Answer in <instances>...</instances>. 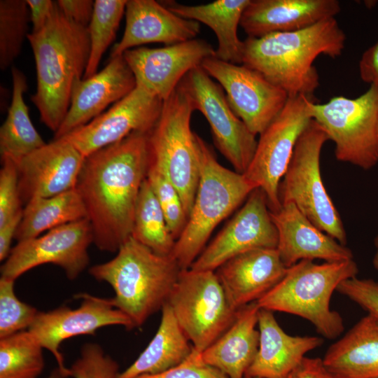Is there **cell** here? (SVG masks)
I'll return each instance as SVG.
<instances>
[{"label":"cell","mask_w":378,"mask_h":378,"mask_svg":"<svg viewBox=\"0 0 378 378\" xmlns=\"http://www.w3.org/2000/svg\"><path fill=\"white\" fill-rule=\"evenodd\" d=\"M374 245H375V246L377 247V248L378 250V234H377V236L375 237V239H374Z\"/></svg>","instance_id":"49"},{"label":"cell","mask_w":378,"mask_h":378,"mask_svg":"<svg viewBox=\"0 0 378 378\" xmlns=\"http://www.w3.org/2000/svg\"><path fill=\"white\" fill-rule=\"evenodd\" d=\"M69 369L72 378H118L120 372L118 362L97 343L82 346Z\"/></svg>","instance_id":"38"},{"label":"cell","mask_w":378,"mask_h":378,"mask_svg":"<svg viewBox=\"0 0 378 378\" xmlns=\"http://www.w3.org/2000/svg\"><path fill=\"white\" fill-rule=\"evenodd\" d=\"M271 217L278 233L276 250L286 267L303 260L354 259L350 248L318 229L293 204H281L278 211L271 212Z\"/></svg>","instance_id":"23"},{"label":"cell","mask_w":378,"mask_h":378,"mask_svg":"<svg viewBox=\"0 0 378 378\" xmlns=\"http://www.w3.org/2000/svg\"><path fill=\"white\" fill-rule=\"evenodd\" d=\"M315 102L314 97L303 94L288 97L279 114L259 135L254 155L243 174L251 185L264 192L271 212L281 207L279 184L298 138L312 120Z\"/></svg>","instance_id":"11"},{"label":"cell","mask_w":378,"mask_h":378,"mask_svg":"<svg viewBox=\"0 0 378 378\" xmlns=\"http://www.w3.org/2000/svg\"><path fill=\"white\" fill-rule=\"evenodd\" d=\"M287 268L276 248H257L238 255L215 270L231 307L235 311L272 289Z\"/></svg>","instance_id":"22"},{"label":"cell","mask_w":378,"mask_h":378,"mask_svg":"<svg viewBox=\"0 0 378 378\" xmlns=\"http://www.w3.org/2000/svg\"><path fill=\"white\" fill-rule=\"evenodd\" d=\"M84 160L64 138L54 139L24 157L17 164L22 202L74 189Z\"/></svg>","instance_id":"19"},{"label":"cell","mask_w":378,"mask_h":378,"mask_svg":"<svg viewBox=\"0 0 378 378\" xmlns=\"http://www.w3.org/2000/svg\"><path fill=\"white\" fill-rule=\"evenodd\" d=\"M189 95L195 111L206 119L215 146L234 171L244 174L254 155L258 140L233 112L224 90L199 66L178 84Z\"/></svg>","instance_id":"12"},{"label":"cell","mask_w":378,"mask_h":378,"mask_svg":"<svg viewBox=\"0 0 378 378\" xmlns=\"http://www.w3.org/2000/svg\"><path fill=\"white\" fill-rule=\"evenodd\" d=\"M162 106V99L136 85L108 110L62 138L70 141L85 158L134 132L149 133L160 116Z\"/></svg>","instance_id":"17"},{"label":"cell","mask_w":378,"mask_h":378,"mask_svg":"<svg viewBox=\"0 0 378 378\" xmlns=\"http://www.w3.org/2000/svg\"><path fill=\"white\" fill-rule=\"evenodd\" d=\"M159 327L153 339L138 358L118 378H135L155 374L175 367L185 361L192 346L178 323L169 305L161 309Z\"/></svg>","instance_id":"29"},{"label":"cell","mask_w":378,"mask_h":378,"mask_svg":"<svg viewBox=\"0 0 378 378\" xmlns=\"http://www.w3.org/2000/svg\"><path fill=\"white\" fill-rule=\"evenodd\" d=\"M46 378H72L70 375L63 372L58 368L54 369Z\"/></svg>","instance_id":"47"},{"label":"cell","mask_w":378,"mask_h":378,"mask_svg":"<svg viewBox=\"0 0 378 378\" xmlns=\"http://www.w3.org/2000/svg\"><path fill=\"white\" fill-rule=\"evenodd\" d=\"M127 0H95L94 12L88 27L90 55L83 79L98 72L102 57L114 40Z\"/></svg>","instance_id":"34"},{"label":"cell","mask_w":378,"mask_h":378,"mask_svg":"<svg viewBox=\"0 0 378 378\" xmlns=\"http://www.w3.org/2000/svg\"><path fill=\"white\" fill-rule=\"evenodd\" d=\"M250 1L217 0L197 6L183 5L173 1L161 3L175 14L210 27L218 41L215 57L225 62L241 64L244 42L239 38L237 29Z\"/></svg>","instance_id":"28"},{"label":"cell","mask_w":378,"mask_h":378,"mask_svg":"<svg viewBox=\"0 0 378 378\" xmlns=\"http://www.w3.org/2000/svg\"><path fill=\"white\" fill-rule=\"evenodd\" d=\"M256 302L240 308L229 328L200 354V360L228 378H245L259 346Z\"/></svg>","instance_id":"26"},{"label":"cell","mask_w":378,"mask_h":378,"mask_svg":"<svg viewBox=\"0 0 378 378\" xmlns=\"http://www.w3.org/2000/svg\"><path fill=\"white\" fill-rule=\"evenodd\" d=\"M57 4L71 21L88 27L92 19L94 1L92 0H58Z\"/></svg>","instance_id":"42"},{"label":"cell","mask_w":378,"mask_h":378,"mask_svg":"<svg viewBox=\"0 0 378 378\" xmlns=\"http://www.w3.org/2000/svg\"><path fill=\"white\" fill-rule=\"evenodd\" d=\"M345 41L344 32L331 18L298 31L247 37L243 41L242 64L259 72L288 97H314L320 85L315 59L321 55L340 56Z\"/></svg>","instance_id":"2"},{"label":"cell","mask_w":378,"mask_h":378,"mask_svg":"<svg viewBox=\"0 0 378 378\" xmlns=\"http://www.w3.org/2000/svg\"><path fill=\"white\" fill-rule=\"evenodd\" d=\"M135 378H228L219 370L204 364L200 354L192 351L182 363L155 374H144Z\"/></svg>","instance_id":"41"},{"label":"cell","mask_w":378,"mask_h":378,"mask_svg":"<svg viewBox=\"0 0 378 378\" xmlns=\"http://www.w3.org/2000/svg\"><path fill=\"white\" fill-rule=\"evenodd\" d=\"M372 263H373L374 267L378 270V250L377 251V252L375 253L374 255Z\"/></svg>","instance_id":"48"},{"label":"cell","mask_w":378,"mask_h":378,"mask_svg":"<svg viewBox=\"0 0 378 378\" xmlns=\"http://www.w3.org/2000/svg\"><path fill=\"white\" fill-rule=\"evenodd\" d=\"M76 298L81 300L77 308L64 305L48 312H39L28 329L43 348L53 356L57 368L69 375L70 369L65 365L60 352L61 344L64 340L78 335H93L106 326L134 328L130 318L114 306L111 298L86 293L76 295Z\"/></svg>","instance_id":"15"},{"label":"cell","mask_w":378,"mask_h":378,"mask_svg":"<svg viewBox=\"0 0 378 378\" xmlns=\"http://www.w3.org/2000/svg\"><path fill=\"white\" fill-rule=\"evenodd\" d=\"M13 92L6 120L0 127V154L16 164L46 143L34 127L24 100L27 89L24 74L12 66Z\"/></svg>","instance_id":"30"},{"label":"cell","mask_w":378,"mask_h":378,"mask_svg":"<svg viewBox=\"0 0 378 378\" xmlns=\"http://www.w3.org/2000/svg\"><path fill=\"white\" fill-rule=\"evenodd\" d=\"M278 233L264 192L255 188L190 268L215 271L230 259L257 248H276Z\"/></svg>","instance_id":"16"},{"label":"cell","mask_w":378,"mask_h":378,"mask_svg":"<svg viewBox=\"0 0 378 378\" xmlns=\"http://www.w3.org/2000/svg\"><path fill=\"white\" fill-rule=\"evenodd\" d=\"M84 218H87V212L76 188L51 197L34 198L23 209L15 239L18 242L32 239Z\"/></svg>","instance_id":"31"},{"label":"cell","mask_w":378,"mask_h":378,"mask_svg":"<svg viewBox=\"0 0 378 378\" xmlns=\"http://www.w3.org/2000/svg\"><path fill=\"white\" fill-rule=\"evenodd\" d=\"M93 243L88 218L65 224L41 235L18 242L1 267V276L16 280L27 271L45 264L59 267L74 280L90 262L88 248Z\"/></svg>","instance_id":"13"},{"label":"cell","mask_w":378,"mask_h":378,"mask_svg":"<svg viewBox=\"0 0 378 378\" xmlns=\"http://www.w3.org/2000/svg\"><path fill=\"white\" fill-rule=\"evenodd\" d=\"M146 178L164 213L168 228L176 241L188 218L181 196L167 176L150 164Z\"/></svg>","instance_id":"36"},{"label":"cell","mask_w":378,"mask_h":378,"mask_svg":"<svg viewBox=\"0 0 378 378\" xmlns=\"http://www.w3.org/2000/svg\"><path fill=\"white\" fill-rule=\"evenodd\" d=\"M15 280L0 278V339L28 330L39 311L20 300L15 293Z\"/></svg>","instance_id":"37"},{"label":"cell","mask_w":378,"mask_h":378,"mask_svg":"<svg viewBox=\"0 0 378 378\" xmlns=\"http://www.w3.org/2000/svg\"><path fill=\"white\" fill-rule=\"evenodd\" d=\"M284 378H339L325 365L323 358L305 356Z\"/></svg>","instance_id":"43"},{"label":"cell","mask_w":378,"mask_h":378,"mask_svg":"<svg viewBox=\"0 0 378 378\" xmlns=\"http://www.w3.org/2000/svg\"><path fill=\"white\" fill-rule=\"evenodd\" d=\"M337 291L358 304L378 321V282L371 279L357 276L346 279L337 287Z\"/></svg>","instance_id":"40"},{"label":"cell","mask_w":378,"mask_h":378,"mask_svg":"<svg viewBox=\"0 0 378 378\" xmlns=\"http://www.w3.org/2000/svg\"><path fill=\"white\" fill-rule=\"evenodd\" d=\"M259 346L245 378H284L323 340L317 336H293L278 323L274 312H258Z\"/></svg>","instance_id":"25"},{"label":"cell","mask_w":378,"mask_h":378,"mask_svg":"<svg viewBox=\"0 0 378 378\" xmlns=\"http://www.w3.org/2000/svg\"><path fill=\"white\" fill-rule=\"evenodd\" d=\"M352 260L317 264L303 260L287 268L283 279L256 302L260 308L298 316L333 340L344 330L341 315L330 309V299L344 281L357 276Z\"/></svg>","instance_id":"5"},{"label":"cell","mask_w":378,"mask_h":378,"mask_svg":"<svg viewBox=\"0 0 378 378\" xmlns=\"http://www.w3.org/2000/svg\"><path fill=\"white\" fill-rule=\"evenodd\" d=\"M341 10L337 0H251L240 26L248 37L303 29L335 18Z\"/></svg>","instance_id":"24"},{"label":"cell","mask_w":378,"mask_h":378,"mask_svg":"<svg viewBox=\"0 0 378 378\" xmlns=\"http://www.w3.org/2000/svg\"><path fill=\"white\" fill-rule=\"evenodd\" d=\"M191 342L201 354L232 323L233 309L215 271L181 270L167 302Z\"/></svg>","instance_id":"10"},{"label":"cell","mask_w":378,"mask_h":378,"mask_svg":"<svg viewBox=\"0 0 378 378\" xmlns=\"http://www.w3.org/2000/svg\"><path fill=\"white\" fill-rule=\"evenodd\" d=\"M195 139L200 164L199 183L187 223L172 253L181 270L191 267L216 226L255 189L243 174L221 165L197 134Z\"/></svg>","instance_id":"6"},{"label":"cell","mask_w":378,"mask_h":378,"mask_svg":"<svg viewBox=\"0 0 378 378\" xmlns=\"http://www.w3.org/2000/svg\"><path fill=\"white\" fill-rule=\"evenodd\" d=\"M43 349L28 330L0 339V378H38L45 366Z\"/></svg>","instance_id":"33"},{"label":"cell","mask_w":378,"mask_h":378,"mask_svg":"<svg viewBox=\"0 0 378 378\" xmlns=\"http://www.w3.org/2000/svg\"><path fill=\"white\" fill-rule=\"evenodd\" d=\"M29 10L31 32L42 29L51 17L55 9L56 1L52 0H26Z\"/></svg>","instance_id":"45"},{"label":"cell","mask_w":378,"mask_h":378,"mask_svg":"<svg viewBox=\"0 0 378 378\" xmlns=\"http://www.w3.org/2000/svg\"><path fill=\"white\" fill-rule=\"evenodd\" d=\"M27 39L36 70V90L31 100L41 121L55 133L69 110L73 86L83 79L88 65V29L66 18L57 4L45 27L29 33Z\"/></svg>","instance_id":"3"},{"label":"cell","mask_w":378,"mask_h":378,"mask_svg":"<svg viewBox=\"0 0 378 378\" xmlns=\"http://www.w3.org/2000/svg\"><path fill=\"white\" fill-rule=\"evenodd\" d=\"M312 117L335 144L338 161L370 169L378 163V87L356 98L334 97L314 102Z\"/></svg>","instance_id":"9"},{"label":"cell","mask_w":378,"mask_h":378,"mask_svg":"<svg viewBox=\"0 0 378 378\" xmlns=\"http://www.w3.org/2000/svg\"><path fill=\"white\" fill-rule=\"evenodd\" d=\"M181 270L172 255L157 254L130 237L113 258L88 272L112 287L114 306L137 328L167 302Z\"/></svg>","instance_id":"4"},{"label":"cell","mask_w":378,"mask_h":378,"mask_svg":"<svg viewBox=\"0 0 378 378\" xmlns=\"http://www.w3.org/2000/svg\"><path fill=\"white\" fill-rule=\"evenodd\" d=\"M29 10L26 0L0 1V69L5 71L20 55L28 36Z\"/></svg>","instance_id":"35"},{"label":"cell","mask_w":378,"mask_h":378,"mask_svg":"<svg viewBox=\"0 0 378 378\" xmlns=\"http://www.w3.org/2000/svg\"><path fill=\"white\" fill-rule=\"evenodd\" d=\"M358 69L364 83L378 87V41L362 54Z\"/></svg>","instance_id":"44"},{"label":"cell","mask_w":378,"mask_h":378,"mask_svg":"<svg viewBox=\"0 0 378 378\" xmlns=\"http://www.w3.org/2000/svg\"><path fill=\"white\" fill-rule=\"evenodd\" d=\"M215 50L206 41L195 38L158 48H134L122 55L136 85L164 102L190 71L215 56Z\"/></svg>","instance_id":"18"},{"label":"cell","mask_w":378,"mask_h":378,"mask_svg":"<svg viewBox=\"0 0 378 378\" xmlns=\"http://www.w3.org/2000/svg\"><path fill=\"white\" fill-rule=\"evenodd\" d=\"M201 66L217 80L233 112L255 136L267 128L288 101L284 90L242 64L213 56L205 59Z\"/></svg>","instance_id":"14"},{"label":"cell","mask_w":378,"mask_h":378,"mask_svg":"<svg viewBox=\"0 0 378 378\" xmlns=\"http://www.w3.org/2000/svg\"><path fill=\"white\" fill-rule=\"evenodd\" d=\"M131 237L162 255H172L176 243L146 178L137 198Z\"/></svg>","instance_id":"32"},{"label":"cell","mask_w":378,"mask_h":378,"mask_svg":"<svg viewBox=\"0 0 378 378\" xmlns=\"http://www.w3.org/2000/svg\"><path fill=\"white\" fill-rule=\"evenodd\" d=\"M323 360L339 378H378V321L369 314L363 317Z\"/></svg>","instance_id":"27"},{"label":"cell","mask_w":378,"mask_h":378,"mask_svg":"<svg viewBox=\"0 0 378 378\" xmlns=\"http://www.w3.org/2000/svg\"><path fill=\"white\" fill-rule=\"evenodd\" d=\"M125 13L124 33L113 47L110 58L142 44L169 46L195 39L200 32L198 22L175 14L161 1L128 0Z\"/></svg>","instance_id":"21"},{"label":"cell","mask_w":378,"mask_h":378,"mask_svg":"<svg viewBox=\"0 0 378 378\" xmlns=\"http://www.w3.org/2000/svg\"><path fill=\"white\" fill-rule=\"evenodd\" d=\"M23 209L0 226V260L4 261L11 251L10 244L22 217Z\"/></svg>","instance_id":"46"},{"label":"cell","mask_w":378,"mask_h":378,"mask_svg":"<svg viewBox=\"0 0 378 378\" xmlns=\"http://www.w3.org/2000/svg\"><path fill=\"white\" fill-rule=\"evenodd\" d=\"M148 134L134 132L85 158L75 188L91 225L93 244L102 251L117 252L132 235L150 163Z\"/></svg>","instance_id":"1"},{"label":"cell","mask_w":378,"mask_h":378,"mask_svg":"<svg viewBox=\"0 0 378 378\" xmlns=\"http://www.w3.org/2000/svg\"><path fill=\"white\" fill-rule=\"evenodd\" d=\"M135 87L134 76L123 55L110 58L101 71L74 83L69 110L54 139L62 138L90 122Z\"/></svg>","instance_id":"20"},{"label":"cell","mask_w":378,"mask_h":378,"mask_svg":"<svg viewBox=\"0 0 378 378\" xmlns=\"http://www.w3.org/2000/svg\"><path fill=\"white\" fill-rule=\"evenodd\" d=\"M0 169V226L22 210L17 164L1 158Z\"/></svg>","instance_id":"39"},{"label":"cell","mask_w":378,"mask_h":378,"mask_svg":"<svg viewBox=\"0 0 378 378\" xmlns=\"http://www.w3.org/2000/svg\"><path fill=\"white\" fill-rule=\"evenodd\" d=\"M328 140L312 119L298 139L279 184V197L281 204H293L318 229L346 246L344 225L321 174V153Z\"/></svg>","instance_id":"8"},{"label":"cell","mask_w":378,"mask_h":378,"mask_svg":"<svg viewBox=\"0 0 378 378\" xmlns=\"http://www.w3.org/2000/svg\"><path fill=\"white\" fill-rule=\"evenodd\" d=\"M195 111L192 99L178 85L163 102L160 116L148 134L149 164L162 170L174 185L188 217L200 179L196 134L190 127Z\"/></svg>","instance_id":"7"}]
</instances>
